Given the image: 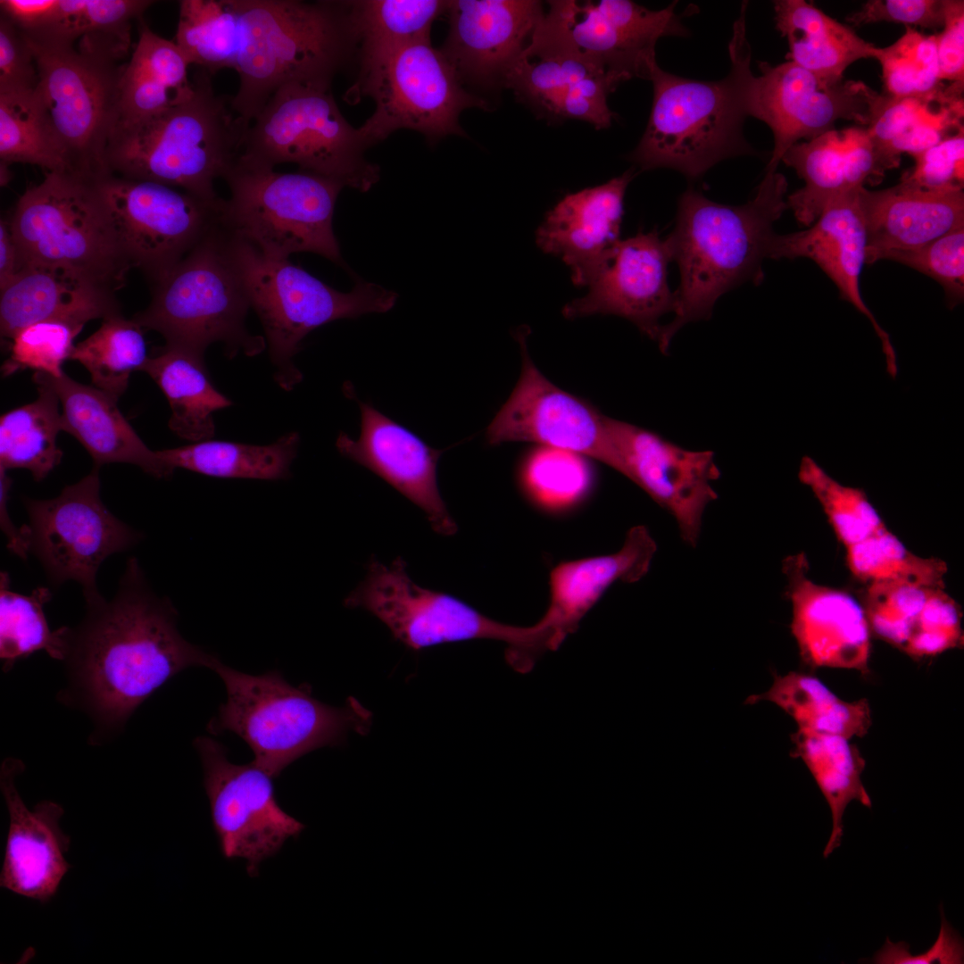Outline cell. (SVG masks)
Wrapping results in <instances>:
<instances>
[{
  "instance_id": "6da1fadb",
  "label": "cell",
  "mask_w": 964,
  "mask_h": 964,
  "mask_svg": "<svg viewBox=\"0 0 964 964\" xmlns=\"http://www.w3.org/2000/svg\"><path fill=\"white\" fill-rule=\"evenodd\" d=\"M85 602L82 620L64 627L68 686L59 696L90 717L95 744L122 730L170 678L190 667L212 669L219 661L181 636L175 607L154 592L134 556L111 599L100 593Z\"/></svg>"
},
{
  "instance_id": "7a4b0ae2",
  "label": "cell",
  "mask_w": 964,
  "mask_h": 964,
  "mask_svg": "<svg viewBox=\"0 0 964 964\" xmlns=\"http://www.w3.org/2000/svg\"><path fill=\"white\" fill-rule=\"evenodd\" d=\"M787 186L777 170L765 172L754 196L742 205L713 202L693 188L681 195L667 237L680 282L673 320L662 325L657 341L662 353L683 326L709 319L723 294L762 281L774 223L787 209Z\"/></svg>"
},
{
  "instance_id": "3957f363",
  "label": "cell",
  "mask_w": 964,
  "mask_h": 964,
  "mask_svg": "<svg viewBox=\"0 0 964 964\" xmlns=\"http://www.w3.org/2000/svg\"><path fill=\"white\" fill-rule=\"evenodd\" d=\"M747 2L743 3L729 42L730 70L714 81L687 79L655 63L651 114L629 159L641 170L669 168L696 179L718 162L757 151L744 135L753 76L746 37Z\"/></svg>"
},
{
  "instance_id": "277c9868",
  "label": "cell",
  "mask_w": 964,
  "mask_h": 964,
  "mask_svg": "<svg viewBox=\"0 0 964 964\" xmlns=\"http://www.w3.org/2000/svg\"><path fill=\"white\" fill-rule=\"evenodd\" d=\"M238 17L240 44L234 69L239 87L231 97L249 128L270 96L296 83L330 88L357 45L348 4L299 0H229Z\"/></svg>"
},
{
  "instance_id": "5b68a950",
  "label": "cell",
  "mask_w": 964,
  "mask_h": 964,
  "mask_svg": "<svg viewBox=\"0 0 964 964\" xmlns=\"http://www.w3.org/2000/svg\"><path fill=\"white\" fill-rule=\"evenodd\" d=\"M192 83V95L179 104L116 123L105 153L108 174L220 197L214 181L239 157L248 128L234 112L232 96L215 93L206 70L199 68Z\"/></svg>"
},
{
  "instance_id": "8992f818",
  "label": "cell",
  "mask_w": 964,
  "mask_h": 964,
  "mask_svg": "<svg viewBox=\"0 0 964 964\" xmlns=\"http://www.w3.org/2000/svg\"><path fill=\"white\" fill-rule=\"evenodd\" d=\"M251 308L232 234L220 220L173 268L154 283L152 300L133 320L165 345L204 356L212 343L226 353L254 356L266 342L245 326Z\"/></svg>"
},
{
  "instance_id": "52a82bcc",
  "label": "cell",
  "mask_w": 964,
  "mask_h": 964,
  "mask_svg": "<svg viewBox=\"0 0 964 964\" xmlns=\"http://www.w3.org/2000/svg\"><path fill=\"white\" fill-rule=\"evenodd\" d=\"M212 670L227 697L209 731L238 735L253 751V762L273 778L306 753L342 744L350 731L369 729L370 713L355 699L340 708L328 705L309 686H294L276 670L250 675L220 660Z\"/></svg>"
},
{
  "instance_id": "ba28073f",
  "label": "cell",
  "mask_w": 964,
  "mask_h": 964,
  "mask_svg": "<svg viewBox=\"0 0 964 964\" xmlns=\"http://www.w3.org/2000/svg\"><path fill=\"white\" fill-rule=\"evenodd\" d=\"M9 225L19 270L25 265L62 267L115 292L133 269L95 179L46 172L41 183L20 196Z\"/></svg>"
},
{
  "instance_id": "9c48e42d",
  "label": "cell",
  "mask_w": 964,
  "mask_h": 964,
  "mask_svg": "<svg viewBox=\"0 0 964 964\" xmlns=\"http://www.w3.org/2000/svg\"><path fill=\"white\" fill-rule=\"evenodd\" d=\"M359 128L342 115L330 88L290 83L279 87L249 126L237 162L274 169L295 163L362 192L379 179L365 157Z\"/></svg>"
},
{
  "instance_id": "30bf717a",
  "label": "cell",
  "mask_w": 964,
  "mask_h": 964,
  "mask_svg": "<svg viewBox=\"0 0 964 964\" xmlns=\"http://www.w3.org/2000/svg\"><path fill=\"white\" fill-rule=\"evenodd\" d=\"M345 605L370 612L396 640L415 651L474 639L501 641L507 644L506 661L522 674L547 651L546 634L538 621L528 627L503 623L457 597L422 587L411 578L401 557L390 564L372 558Z\"/></svg>"
},
{
  "instance_id": "8fae6325",
  "label": "cell",
  "mask_w": 964,
  "mask_h": 964,
  "mask_svg": "<svg viewBox=\"0 0 964 964\" xmlns=\"http://www.w3.org/2000/svg\"><path fill=\"white\" fill-rule=\"evenodd\" d=\"M220 221L264 256L313 253L346 268L333 230L340 183L312 173L278 172L237 161L223 177Z\"/></svg>"
},
{
  "instance_id": "7c38bea8",
  "label": "cell",
  "mask_w": 964,
  "mask_h": 964,
  "mask_svg": "<svg viewBox=\"0 0 964 964\" xmlns=\"http://www.w3.org/2000/svg\"><path fill=\"white\" fill-rule=\"evenodd\" d=\"M231 234L251 308L259 317L277 368L275 380L285 390L293 389L303 378L293 358L312 330L340 319L386 312L397 300L396 293L361 278L350 292H340L288 259L266 257Z\"/></svg>"
},
{
  "instance_id": "4fadbf2b",
  "label": "cell",
  "mask_w": 964,
  "mask_h": 964,
  "mask_svg": "<svg viewBox=\"0 0 964 964\" xmlns=\"http://www.w3.org/2000/svg\"><path fill=\"white\" fill-rule=\"evenodd\" d=\"M368 96L375 111L359 130L370 147L400 129L435 142L464 136L462 111L488 103L464 88L452 64L430 41L361 53L359 77L346 92L348 100Z\"/></svg>"
},
{
  "instance_id": "5bb4252c",
  "label": "cell",
  "mask_w": 964,
  "mask_h": 964,
  "mask_svg": "<svg viewBox=\"0 0 964 964\" xmlns=\"http://www.w3.org/2000/svg\"><path fill=\"white\" fill-rule=\"evenodd\" d=\"M27 39L37 66L35 94L70 173L88 179L107 175L105 153L118 121L122 58L83 42L75 48Z\"/></svg>"
},
{
  "instance_id": "9a60e30c",
  "label": "cell",
  "mask_w": 964,
  "mask_h": 964,
  "mask_svg": "<svg viewBox=\"0 0 964 964\" xmlns=\"http://www.w3.org/2000/svg\"><path fill=\"white\" fill-rule=\"evenodd\" d=\"M99 468L52 499H24L22 526L29 553L39 561L52 587L75 581L84 598L100 594L97 573L111 555L137 545L142 535L118 519L100 496Z\"/></svg>"
},
{
  "instance_id": "2e32d148",
  "label": "cell",
  "mask_w": 964,
  "mask_h": 964,
  "mask_svg": "<svg viewBox=\"0 0 964 964\" xmlns=\"http://www.w3.org/2000/svg\"><path fill=\"white\" fill-rule=\"evenodd\" d=\"M96 187L125 256L155 283L220 220L223 198L205 200L163 184L107 174Z\"/></svg>"
},
{
  "instance_id": "e0dca14e",
  "label": "cell",
  "mask_w": 964,
  "mask_h": 964,
  "mask_svg": "<svg viewBox=\"0 0 964 964\" xmlns=\"http://www.w3.org/2000/svg\"><path fill=\"white\" fill-rule=\"evenodd\" d=\"M194 745L220 851L227 859H244L249 876H257L259 864L305 827L279 806L273 777L262 769L253 761L231 762L225 747L212 737L199 736Z\"/></svg>"
},
{
  "instance_id": "ac0fdd59",
  "label": "cell",
  "mask_w": 964,
  "mask_h": 964,
  "mask_svg": "<svg viewBox=\"0 0 964 964\" xmlns=\"http://www.w3.org/2000/svg\"><path fill=\"white\" fill-rule=\"evenodd\" d=\"M527 337L526 328L515 333L522 356L520 376L486 428L487 443H535L594 459L619 472L610 417L550 381L530 358Z\"/></svg>"
},
{
  "instance_id": "d6986e66",
  "label": "cell",
  "mask_w": 964,
  "mask_h": 964,
  "mask_svg": "<svg viewBox=\"0 0 964 964\" xmlns=\"http://www.w3.org/2000/svg\"><path fill=\"white\" fill-rule=\"evenodd\" d=\"M748 96L750 117L763 121L773 134L774 146L765 172H775L785 152L800 140L813 139L835 129L840 120L866 127L877 92L860 80L830 85L810 71L786 61L758 63Z\"/></svg>"
},
{
  "instance_id": "ffe728a7",
  "label": "cell",
  "mask_w": 964,
  "mask_h": 964,
  "mask_svg": "<svg viewBox=\"0 0 964 964\" xmlns=\"http://www.w3.org/2000/svg\"><path fill=\"white\" fill-rule=\"evenodd\" d=\"M503 87L543 113L609 127L615 113L607 97L618 87L583 56L549 6L510 68Z\"/></svg>"
},
{
  "instance_id": "44dd1931",
  "label": "cell",
  "mask_w": 964,
  "mask_h": 964,
  "mask_svg": "<svg viewBox=\"0 0 964 964\" xmlns=\"http://www.w3.org/2000/svg\"><path fill=\"white\" fill-rule=\"evenodd\" d=\"M574 47L617 86L649 79L655 46L665 36L687 37L677 1L649 10L628 0L550 1Z\"/></svg>"
},
{
  "instance_id": "7402d4cb",
  "label": "cell",
  "mask_w": 964,
  "mask_h": 964,
  "mask_svg": "<svg viewBox=\"0 0 964 964\" xmlns=\"http://www.w3.org/2000/svg\"><path fill=\"white\" fill-rule=\"evenodd\" d=\"M619 473L641 487L675 519L683 541L695 546L712 486L720 470L711 451L686 449L661 435L610 418Z\"/></svg>"
},
{
  "instance_id": "603a6c76",
  "label": "cell",
  "mask_w": 964,
  "mask_h": 964,
  "mask_svg": "<svg viewBox=\"0 0 964 964\" xmlns=\"http://www.w3.org/2000/svg\"><path fill=\"white\" fill-rule=\"evenodd\" d=\"M670 262L668 239L661 238L655 229L620 239L587 286V293L567 303L562 314L567 319L619 316L657 342L661 319L676 307V294L668 283Z\"/></svg>"
},
{
  "instance_id": "cb8c5ba5",
  "label": "cell",
  "mask_w": 964,
  "mask_h": 964,
  "mask_svg": "<svg viewBox=\"0 0 964 964\" xmlns=\"http://www.w3.org/2000/svg\"><path fill=\"white\" fill-rule=\"evenodd\" d=\"M808 570L803 553L783 561L790 628L802 661L868 674L872 634L862 605L846 592L815 583Z\"/></svg>"
},
{
  "instance_id": "d4e9b609",
  "label": "cell",
  "mask_w": 964,
  "mask_h": 964,
  "mask_svg": "<svg viewBox=\"0 0 964 964\" xmlns=\"http://www.w3.org/2000/svg\"><path fill=\"white\" fill-rule=\"evenodd\" d=\"M449 33L440 51L462 84L503 87L544 12L535 0L449 1Z\"/></svg>"
},
{
  "instance_id": "484cf974",
  "label": "cell",
  "mask_w": 964,
  "mask_h": 964,
  "mask_svg": "<svg viewBox=\"0 0 964 964\" xmlns=\"http://www.w3.org/2000/svg\"><path fill=\"white\" fill-rule=\"evenodd\" d=\"M24 769L15 758H6L0 768V790L9 814L0 886L45 904L71 868L65 858L71 838L60 827L62 805L44 800L33 810L26 806L15 784Z\"/></svg>"
},
{
  "instance_id": "4316f807",
  "label": "cell",
  "mask_w": 964,
  "mask_h": 964,
  "mask_svg": "<svg viewBox=\"0 0 964 964\" xmlns=\"http://www.w3.org/2000/svg\"><path fill=\"white\" fill-rule=\"evenodd\" d=\"M361 434L354 440L341 433L339 453L379 476L425 513L431 528L452 536L457 526L441 497L436 467L442 450L426 445L415 434L373 406L359 402Z\"/></svg>"
},
{
  "instance_id": "83f0119b",
  "label": "cell",
  "mask_w": 964,
  "mask_h": 964,
  "mask_svg": "<svg viewBox=\"0 0 964 964\" xmlns=\"http://www.w3.org/2000/svg\"><path fill=\"white\" fill-rule=\"evenodd\" d=\"M634 176L631 169L564 195L538 227L536 245L566 264L574 285L588 286L620 240L624 196Z\"/></svg>"
},
{
  "instance_id": "f1b7e54d",
  "label": "cell",
  "mask_w": 964,
  "mask_h": 964,
  "mask_svg": "<svg viewBox=\"0 0 964 964\" xmlns=\"http://www.w3.org/2000/svg\"><path fill=\"white\" fill-rule=\"evenodd\" d=\"M781 162L804 186L786 196L797 221L810 226L834 199L882 181L887 170L865 127L832 129L791 146Z\"/></svg>"
},
{
  "instance_id": "f546056e",
  "label": "cell",
  "mask_w": 964,
  "mask_h": 964,
  "mask_svg": "<svg viewBox=\"0 0 964 964\" xmlns=\"http://www.w3.org/2000/svg\"><path fill=\"white\" fill-rule=\"evenodd\" d=\"M858 189L834 199L806 229L784 235L775 233L768 258L803 257L814 262L835 285L840 297L870 320L881 340L886 364L892 365L896 362V353L890 337L877 323L860 293L867 234Z\"/></svg>"
},
{
  "instance_id": "4dcf8cb0",
  "label": "cell",
  "mask_w": 964,
  "mask_h": 964,
  "mask_svg": "<svg viewBox=\"0 0 964 964\" xmlns=\"http://www.w3.org/2000/svg\"><path fill=\"white\" fill-rule=\"evenodd\" d=\"M866 234V263L890 251L927 244L964 226L963 189H929L900 180L891 187L858 189Z\"/></svg>"
},
{
  "instance_id": "1f68e13d",
  "label": "cell",
  "mask_w": 964,
  "mask_h": 964,
  "mask_svg": "<svg viewBox=\"0 0 964 964\" xmlns=\"http://www.w3.org/2000/svg\"><path fill=\"white\" fill-rule=\"evenodd\" d=\"M0 330L12 339L22 328L58 320L83 326L120 314L114 292L62 267L25 265L0 289Z\"/></svg>"
},
{
  "instance_id": "d6a6232c",
  "label": "cell",
  "mask_w": 964,
  "mask_h": 964,
  "mask_svg": "<svg viewBox=\"0 0 964 964\" xmlns=\"http://www.w3.org/2000/svg\"><path fill=\"white\" fill-rule=\"evenodd\" d=\"M656 542L643 525L631 528L621 548L610 554L565 561L555 566L549 578V604L539 619L551 636L556 651L576 632L581 619L615 582L635 583L650 569Z\"/></svg>"
},
{
  "instance_id": "836d02e7",
  "label": "cell",
  "mask_w": 964,
  "mask_h": 964,
  "mask_svg": "<svg viewBox=\"0 0 964 964\" xmlns=\"http://www.w3.org/2000/svg\"><path fill=\"white\" fill-rule=\"evenodd\" d=\"M56 393L62 408V431L74 436L92 457L95 466L128 463L156 478H168L156 455L139 437L120 411L118 399L63 373L54 378L35 372Z\"/></svg>"
},
{
  "instance_id": "e575fe53",
  "label": "cell",
  "mask_w": 964,
  "mask_h": 964,
  "mask_svg": "<svg viewBox=\"0 0 964 964\" xmlns=\"http://www.w3.org/2000/svg\"><path fill=\"white\" fill-rule=\"evenodd\" d=\"M964 82L906 96L877 93L865 127L889 170L963 129Z\"/></svg>"
},
{
  "instance_id": "d590c367",
  "label": "cell",
  "mask_w": 964,
  "mask_h": 964,
  "mask_svg": "<svg viewBox=\"0 0 964 964\" xmlns=\"http://www.w3.org/2000/svg\"><path fill=\"white\" fill-rule=\"evenodd\" d=\"M776 29L788 44L790 61L834 85L853 62L872 58L876 46L805 0L773 2Z\"/></svg>"
},
{
  "instance_id": "8d00e7d4",
  "label": "cell",
  "mask_w": 964,
  "mask_h": 964,
  "mask_svg": "<svg viewBox=\"0 0 964 964\" xmlns=\"http://www.w3.org/2000/svg\"><path fill=\"white\" fill-rule=\"evenodd\" d=\"M189 65L175 41L141 21L138 41L119 84L118 121L149 117L188 98L194 90Z\"/></svg>"
},
{
  "instance_id": "74e56055",
  "label": "cell",
  "mask_w": 964,
  "mask_h": 964,
  "mask_svg": "<svg viewBox=\"0 0 964 964\" xmlns=\"http://www.w3.org/2000/svg\"><path fill=\"white\" fill-rule=\"evenodd\" d=\"M141 371L164 394L174 434L192 443L213 436L214 411L231 406L232 401L212 382L204 356L165 345L148 357Z\"/></svg>"
},
{
  "instance_id": "f35d334b",
  "label": "cell",
  "mask_w": 964,
  "mask_h": 964,
  "mask_svg": "<svg viewBox=\"0 0 964 964\" xmlns=\"http://www.w3.org/2000/svg\"><path fill=\"white\" fill-rule=\"evenodd\" d=\"M299 441L293 432L266 445L207 439L155 452L167 478L184 469L221 478L278 480L290 478Z\"/></svg>"
},
{
  "instance_id": "ab89813d",
  "label": "cell",
  "mask_w": 964,
  "mask_h": 964,
  "mask_svg": "<svg viewBox=\"0 0 964 964\" xmlns=\"http://www.w3.org/2000/svg\"><path fill=\"white\" fill-rule=\"evenodd\" d=\"M850 739L837 735L797 730L793 735L794 753L813 776L832 815V831L823 852L827 858L839 847L844 835L843 816L852 801L871 808L861 774L866 761Z\"/></svg>"
},
{
  "instance_id": "60d3db41",
  "label": "cell",
  "mask_w": 964,
  "mask_h": 964,
  "mask_svg": "<svg viewBox=\"0 0 964 964\" xmlns=\"http://www.w3.org/2000/svg\"><path fill=\"white\" fill-rule=\"evenodd\" d=\"M33 381L37 398L1 416L0 467L28 470L41 481L61 462L62 452L56 438L62 422L54 390L36 374Z\"/></svg>"
},
{
  "instance_id": "b9f144b4",
  "label": "cell",
  "mask_w": 964,
  "mask_h": 964,
  "mask_svg": "<svg viewBox=\"0 0 964 964\" xmlns=\"http://www.w3.org/2000/svg\"><path fill=\"white\" fill-rule=\"evenodd\" d=\"M768 701L791 716L799 730L862 737L872 724L867 699L846 702L832 693L819 678L799 672L776 676L770 688L752 695L747 702Z\"/></svg>"
},
{
  "instance_id": "7bdbcfd3",
  "label": "cell",
  "mask_w": 964,
  "mask_h": 964,
  "mask_svg": "<svg viewBox=\"0 0 964 964\" xmlns=\"http://www.w3.org/2000/svg\"><path fill=\"white\" fill-rule=\"evenodd\" d=\"M148 357L144 328L117 314L104 319L96 331L75 345L70 360L85 367L92 386L119 399L130 375L142 370Z\"/></svg>"
},
{
  "instance_id": "ee69618b",
  "label": "cell",
  "mask_w": 964,
  "mask_h": 964,
  "mask_svg": "<svg viewBox=\"0 0 964 964\" xmlns=\"http://www.w3.org/2000/svg\"><path fill=\"white\" fill-rule=\"evenodd\" d=\"M52 595L47 586H38L29 594L16 593L11 588L8 573L1 572L0 658L4 671L37 651H45L53 659L63 660L64 627L52 630L44 611Z\"/></svg>"
},
{
  "instance_id": "f6af8a7d",
  "label": "cell",
  "mask_w": 964,
  "mask_h": 964,
  "mask_svg": "<svg viewBox=\"0 0 964 964\" xmlns=\"http://www.w3.org/2000/svg\"><path fill=\"white\" fill-rule=\"evenodd\" d=\"M353 33L361 53L429 41L433 21L446 12L449 1H347Z\"/></svg>"
},
{
  "instance_id": "bcb514c9",
  "label": "cell",
  "mask_w": 964,
  "mask_h": 964,
  "mask_svg": "<svg viewBox=\"0 0 964 964\" xmlns=\"http://www.w3.org/2000/svg\"><path fill=\"white\" fill-rule=\"evenodd\" d=\"M175 43L189 64L213 75L234 69L240 44L238 17L229 0H182Z\"/></svg>"
},
{
  "instance_id": "7dc6e473",
  "label": "cell",
  "mask_w": 964,
  "mask_h": 964,
  "mask_svg": "<svg viewBox=\"0 0 964 964\" xmlns=\"http://www.w3.org/2000/svg\"><path fill=\"white\" fill-rule=\"evenodd\" d=\"M0 160L40 166L46 172H68L62 151L35 91L0 93Z\"/></svg>"
},
{
  "instance_id": "c3c4849f",
  "label": "cell",
  "mask_w": 964,
  "mask_h": 964,
  "mask_svg": "<svg viewBox=\"0 0 964 964\" xmlns=\"http://www.w3.org/2000/svg\"><path fill=\"white\" fill-rule=\"evenodd\" d=\"M846 563L864 585L895 582L945 588L946 562L912 553L887 528L846 547Z\"/></svg>"
},
{
  "instance_id": "681fc988",
  "label": "cell",
  "mask_w": 964,
  "mask_h": 964,
  "mask_svg": "<svg viewBox=\"0 0 964 964\" xmlns=\"http://www.w3.org/2000/svg\"><path fill=\"white\" fill-rule=\"evenodd\" d=\"M798 478L810 488L845 547L886 528L862 488L839 483L812 458L802 457Z\"/></svg>"
},
{
  "instance_id": "f907efd6",
  "label": "cell",
  "mask_w": 964,
  "mask_h": 964,
  "mask_svg": "<svg viewBox=\"0 0 964 964\" xmlns=\"http://www.w3.org/2000/svg\"><path fill=\"white\" fill-rule=\"evenodd\" d=\"M153 4L146 0H59L57 12L47 25L22 33L35 41L70 45L89 34L130 35L132 21L142 18Z\"/></svg>"
},
{
  "instance_id": "816d5d0a",
  "label": "cell",
  "mask_w": 964,
  "mask_h": 964,
  "mask_svg": "<svg viewBox=\"0 0 964 964\" xmlns=\"http://www.w3.org/2000/svg\"><path fill=\"white\" fill-rule=\"evenodd\" d=\"M522 481L533 500L549 511H563L577 504L592 481L585 457L558 449L535 451L522 467Z\"/></svg>"
},
{
  "instance_id": "f5cc1de1",
  "label": "cell",
  "mask_w": 964,
  "mask_h": 964,
  "mask_svg": "<svg viewBox=\"0 0 964 964\" xmlns=\"http://www.w3.org/2000/svg\"><path fill=\"white\" fill-rule=\"evenodd\" d=\"M872 58L881 67L885 94L906 96L934 90L942 84L936 54L935 35L905 27L893 44L875 46Z\"/></svg>"
},
{
  "instance_id": "db71d44e",
  "label": "cell",
  "mask_w": 964,
  "mask_h": 964,
  "mask_svg": "<svg viewBox=\"0 0 964 964\" xmlns=\"http://www.w3.org/2000/svg\"><path fill=\"white\" fill-rule=\"evenodd\" d=\"M936 588L909 583L865 585L863 607L871 634L903 652L923 608Z\"/></svg>"
},
{
  "instance_id": "11a10c76",
  "label": "cell",
  "mask_w": 964,
  "mask_h": 964,
  "mask_svg": "<svg viewBox=\"0 0 964 964\" xmlns=\"http://www.w3.org/2000/svg\"><path fill=\"white\" fill-rule=\"evenodd\" d=\"M83 326L64 321L47 320L31 324L12 339L10 355L2 365L7 377L27 369L54 378L64 371L62 365L70 359L75 337Z\"/></svg>"
},
{
  "instance_id": "9f6ffc18",
  "label": "cell",
  "mask_w": 964,
  "mask_h": 964,
  "mask_svg": "<svg viewBox=\"0 0 964 964\" xmlns=\"http://www.w3.org/2000/svg\"><path fill=\"white\" fill-rule=\"evenodd\" d=\"M881 260H890L935 279L943 288L950 308L964 299V226L959 227L921 246L885 253Z\"/></svg>"
},
{
  "instance_id": "6f0895ef",
  "label": "cell",
  "mask_w": 964,
  "mask_h": 964,
  "mask_svg": "<svg viewBox=\"0 0 964 964\" xmlns=\"http://www.w3.org/2000/svg\"><path fill=\"white\" fill-rule=\"evenodd\" d=\"M961 619L960 606L945 588L935 589L902 652L918 660L962 647Z\"/></svg>"
},
{
  "instance_id": "680465c9",
  "label": "cell",
  "mask_w": 964,
  "mask_h": 964,
  "mask_svg": "<svg viewBox=\"0 0 964 964\" xmlns=\"http://www.w3.org/2000/svg\"><path fill=\"white\" fill-rule=\"evenodd\" d=\"M911 156L914 165L900 180L929 189H963L964 128Z\"/></svg>"
},
{
  "instance_id": "91938a15",
  "label": "cell",
  "mask_w": 964,
  "mask_h": 964,
  "mask_svg": "<svg viewBox=\"0 0 964 964\" xmlns=\"http://www.w3.org/2000/svg\"><path fill=\"white\" fill-rule=\"evenodd\" d=\"M34 51L26 36L0 14V93L33 92L38 85Z\"/></svg>"
},
{
  "instance_id": "94428289",
  "label": "cell",
  "mask_w": 964,
  "mask_h": 964,
  "mask_svg": "<svg viewBox=\"0 0 964 964\" xmlns=\"http://www.w3.org/2000/svg\"><path fill=\"white\" fill-rule=\"evenodd\" d=\"M943 0H869L846 17L852 26L894 22L929 29L943 25Z\"/></svg>"
},
{
  "instance_id": "6125c7cd",
  "label": "cell",
  "mask_w": 964,
  "mask_h": 964,
  "mask_svg": "<svg viewBox=\"0 0 964 964\" xmlns=\"http://www.w3.org/2000/svg\"><path fill=\"white\" fill-rule=\"evenodd\" d=\"M943 25L935 35L939 79L964 82V1L943 0Z\"/></svg>"
},
{
  "instance_id": "be15d7a7",
  "label": "cell",
  "mask_w": 964,
  "mask_h": 964,
  "mask_svg": "<svg viewBox=\"0 0 964 964\" xmlns=\"http://www.w3.org/2000/svg\"><path fill=\"white\" fill-rule=\"evenodd\" d=\"M941 928L936 942L923 954L913 956L904 943H893L887 939L873 961L882 964H960L963 963V942L946 920L941 907Z\"/></svg>"
},
{
  "instance_id": "e7e4bbea",
  "label": "cell",
  "mask_w": 964,
  "mask_h": 964,
  "mask_svg": "<svg viewBox=\"0 0 964 964\" xmlns=\"http://www.w3.org/2000/svg\"><path fill=\"white\" fill-rule=\"evenodd\" d=\"M59 0H1V14L23 33H32L47 25L55 15Z\"/></svg>"
},
{
  "instance_id": "03108f58",
  "label": "cell",
  "mask_w": 964,
  "mask_h": 964,
  "mask_svg": "<svg viewBox=\"0 0 964 964\" xmlns=\"http://www.w3.org/2000/svg\"><path fill=\"white\" fill-rule=\"evenodd\" d=\"M12 480L7 475V470L0 467V524L3 532L7 538V548L21 559H27L29 551L24 536L23 528H16L12 523L7 509L8 494Z\"/></svg>"
},
{
  "instance_id": "003e7915",
  "label": "cell",
  "mask_w": 964,
  "mask_h": 964,
  "mask_svg": "<svg viewBox=\"0 0 964 964\" xmlns=\"http://www.w3.org/2000/svg\"><path fill=\"white\" fill-rule=\"evenodd\" d=\"M19 271L18 252L11 232L9 220L0 221V289L4 288Z\"/></svg>"
}]
</instances>
